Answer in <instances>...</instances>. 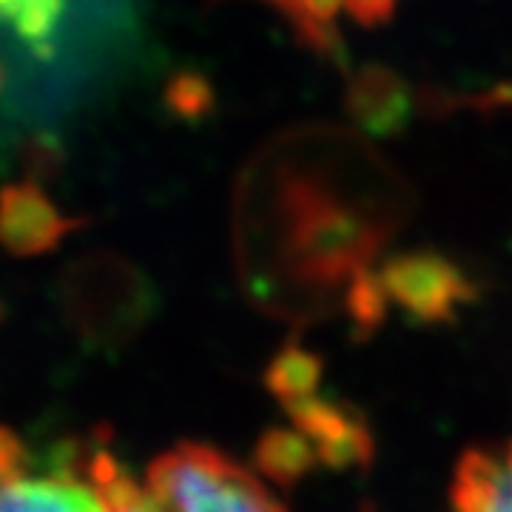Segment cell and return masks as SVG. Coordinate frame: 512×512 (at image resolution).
<instances>
[{"instance_id": "1", "label": "cell", "mask_w": 512, "mask_h": 512, "mask_svg": "<svg viewBox=\"0 0 512 512\" xmlns=\"http://www.w3.org/2000/svg\"><path fill=\"white\" fill-rule=\"evenodd\" d=\"M131 512H285L248 470L205 444H177L151 461Z\"/></svg>"}, {"instance_id": "2", "label": "cell", "mask_w": 512, "mask_h": 512, "mask_svg": "<svg viewBox=\"0 0 512 512\" xmlns=\"http://www.w3.org/2000/svg\"><path fill=\"white\" fill-rule=\"evenodd\" d=\"M453 501L458 512H512V441L464 453Z\"/></svg>"}, {"instance_id": "3", "label": "cell", "mask_w": 512, "mask_h": 512, "mask_svg": "<svg viewBox=\"0 0 512 512\" xmlns=\"http://www.w3.org/2000/svg\"><path fill=\"white\" fill-rule=\"evenodd\" d=\"M69 231L49 197L35 185H12L0 194V242L20 254L52 248Z\"/></svg>"}, {"instance_id": "4", "label": "cell", "mask_w": 512, "mask_h": 512, "mask_svg": "<svg viewBox=\"0 0 512 512\" xmlns=\"http://www.w3.org/2000/svg\"><path fill=\"white\" fill-rule=\"evenodd\" d=\"M387 282L390 293H396V299H402L407 308L421 316L444 313L453 302L464 299L461 276L441 259H402L390 268Z\"/></svg>"}, {"instance_id": "5", "label": "cell", "mask_w": 512, "mask_h": 512, "mask_svg": "<svg viewBox=\"0 0 512 512\" xmlns=\"http://www.w3.org/2000/svg\"><path fill=\"white\" fill-rule=\"evenodd\" d=\"M0 512H106L92 487L69 476L0 481Z\"/></svg>"}, {"instance_id": "6", "label": "cell", "mask_w": 512, "mask_h": 512, "mask_svg": "<svg viewBox=\"0 0 512 512\" xmlns=\"http://www.w3.org/2000/svg\"><path fill=\"white\" fill-rule=\"evenodd\" d=\"M66 9L69 0H0V26H9L37 57H52Z\"/></svg>"}, {"instance_id": "7", "label": "cell", "mask_w": 512, "mask_h": 512, "mask_svg": "<svg viewBox=\"0 0 512 512\" xmlns=\"http://www.w3.org/2000/svg\"><path fill=\"white\" fill-rule=\"evenodd\" d=\"M256 464L268 478L279 484H293L313 464L311 441L293 430H271L256 447Z\"/></svg>"}, {"instance_id": "8", "label": "cell", "mask_w": 512, "mask_h": 512, "mask_svg": "<svg viewBox=\"0 0 512 512\" xmlns=\"http://www.w3.org/2000/svg\"><path fill=\"white\" fill-rule=\"evenodd\" d=\"M319 382V359L299 348H288L268 370V387L282 402H296L313 393Z\"/></svg>"}, {"instance_id": "9", "label": "cell", "mask_w": 512, "mask_h": 512, "mask_svg": "<svg viewBox=\"0 0 512 512\" xmlns=\"http://www.w3.org/2000/svg\"><path fill=\"white\" fill-rule=\"evenodd\" d=\"M26 447L20 444V439L12 430H3L0 427V481L6 478L23 476V464H26Z\"/></svg>"}]
</instances>
